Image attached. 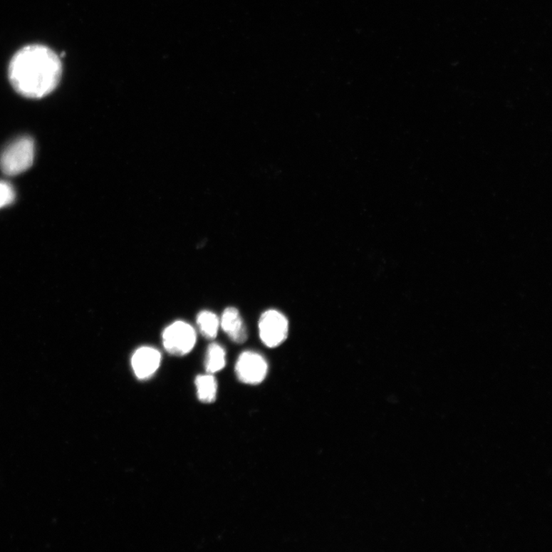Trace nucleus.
<instances>
[{"mask_svg": "<svg viewBox=\"0 0 552 552\" xmlns=\"http://www.w3.org/2000/svg\"><path fill=\"white\" fill-rule=\"evenodd\" d=\"M61 60L48 46L33 44L19 49L10 61L8 76L16 92L28 98L52 93L61 80Z\"/></svg>", "mask_w": 552, "mask_h": 552, "instance_id": "nucleus-1", "label": "nucleus"}, {"mask_svg": "<svg viewBox=\"0 0 552 552\" xmlns=\"http://www.w3.org/2000/svg\"><path fill=\"white\" fill-rule=\"evenodd\" d=\"M35 157L34 140L28 136L10 143L0 155V169L4 175L16 176L31 167Z\"/></svg>", "mask_w": 552, "mask_h": 552, "instance_id": "nucleus-2", "label": "nucleus"}, {"mask_svg": "<svg viewBox=\"0 0 552 552\" xmlns=\"http://www.w3.org/2000/svg\"><path fill=\"white\" fill-rule=\"evenodd\" d=\"M162 340L164 347L169 354L184 356L189 354L196 345V330L183 321H177L165 329Z\"/></svg>", "mask_w": 552, "mask_h": 552, "instance_id": "nucleus-3", "label": "nucleus"}, {"mask_svg": "<svg viewBox=\"0 0 552 552\" xmlns=\"http://www.w3.org/2000/svg\"><path fill=\"white\" fill-rule=\"evenodd\" d=\"M259 336L268 348L282 345L288 337V323L286 316L276 310H268L259 322Z\"/></svg>", "mask_w": 552, "mask_h": 552, "instance_id": "nucleus-4", "label": "nucleus"}, {"mask_svg": "<svg viewBox=\"0 0 552 552\" xmlns=\"http://www.w3.org/2000/svg\"><path fill=\"white\" fill-rule=\"evenodd\" d=\"M238 379L247 385H259L263 382L268 373L266 359L254 351H245L241 354L236 364Z\"/></svg>", "mask_w": 552, "mask_h": 552, "instance_id": "nucleus-5", "label": "nucleus"}, {"mask_svg": "<svg viewBox=\"0 0 552 552\" xmlns=\"http://www.w3.org/2000/svg\"><path fill=\"white\" fill-rule=\"evenodd\" d=\"M162 363V354L152 347H140L132 358V366L134 373L140 380H146L152 377Z\"/></svg>", "mask_w": 552, "mask_h": 552, "instance_id": "nucleus-6", "label": "nucleus"}, {"mask_svg": "<svg viewBox=\"0 0 552 552\" xmlns=\"http://www.w3.org/2000/svg\"><path fill=\"white\" fill-rule=\"evenodd\" d=\"M220 326L234 343L243 344L247 340L246 327L243 318L236 308L229 307L225 309L221 317Z\"/></svg>", "mask_w": 552, "mask_h": 552, "instance_id": "nucleus-7", "label": "nucleus"}, {"mask_svg": "<svg viewBox=\"0 0 552 552\" xmlns=\"http://www.w3.org/2000/svg\"><path fill=\"white\" fill-rule=\"evenodd\" d=\"M198 398L206 404L213 403L217 393V383L212 374L198 375L195 380Z\"/></svg>", "mask_w": 552, "mask_h": 552, "instance_id": "nucleus-8", "label": "nucleus"}, {"mask_svg": "<svg viewBox=\"0 0 552 552\" xmlns=\"http://www.w3.org/2000/svg\"><path fill=\"white\" fill-rule=\"evenodd\" d=\"M226 351L217 343L209 345L206 354L205 368L207 374L214 375L226 366Z\"/></svg>", "mask_w": 552, "mask_h": 552, "instance_id": "nucleus-9", "label": "nucleus"}, {"mask_svg": "<svg viewBox=\"0 0 552 552\" xmlns=\"http://www.w3.org/2000/svg\"><path fill=\"white\" fill-rule=\"evenodd\" d=\"M197 324L199 333L205 338L213 340L218 334L220 321L215 313L209 311H202L197 316Z\"/></svg>", "mask_w": 552, "mask_h": 552, "instance_id": "nucleus-10", "label": "nucleus"}, {"mask_svg": "<svg viewBox=\"0 0 552 552\" xmlns=\"http://www.w3.org/2000/svg\"><path fill=\"white\" fill-rule=\"evenodd\" d=\"M16 198L15 190L11 184L0 182V209L12 204Z\"/></svg>", "mask_w": 552, "mask_h": 552, "instance_id": "nucleus-11", "label": "nucleus"}]
</instances>
